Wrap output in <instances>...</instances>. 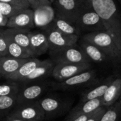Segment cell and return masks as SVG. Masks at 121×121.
Segmentation results:
<instances>
[{
  "instance_id": "obj_1",
  "label": "cell",
  "mask_w": 121,
  "mask_h": 121,
  "mask_svg": "<svg viewBox=\"0 0 121 121\" xmlns=\"http://www.w3.org/2000/svg\"><path fill=\"white\" fill-rule=\"evenodd\" d=\"M91 4L106 30L121 41V15L114 0H91Z\"/></svg>"
},
{
  "instance_id": "obj_2",
  "label": "cell",
  "mask_w": 121,
  "mask_h": 121,
  "mask_svg": "<svg viewBox=\"0 0 121 121\" xmlns=\"http://www.w3.org/2000/svg\"><path fill=\"white\" fill-rule=\"evenodd\" d=\"M42 109L45 120L59 117L67 112L72 104V100L57 93H50L43 95L38 101Z\"/></svg>"
},
{
  "instance_id": "obj_3",
  "label": "cell",
  "mask_w": 121,
  "mask_h": 121,
  "mask_svg": "<svg viewBox=\"0 0 121 121\" xmlns=\"http://www.w3.org/2000/svg\"><path fill=\"white\" fill-rule=\"evenodd\" d=\"M100 79L96 70L91 68L64 81L51 82L50 87L54 90L63 91L84 90L96 83Z\"/></svg>"
},
{
  "instance_id": "obj_4",
  "label": "cell",
  "mask_w": 121,
  "mask_h": 121,
  "mask_svg": "<svg viewBox=\"0 0 121 121\" xmlns=\"http://www.w3.org/2000/svg\"><path fill=\"white\" fill-rule=\"evenodd\" d=\"M51 82L47 79L28 84H21V89L16 96V104L38 101L45 94Z\"/></svg>"
},
{
  "instance_id": "obj_5",
  "label": "cell",
  "mask_w": 121,
  "mask_h": 121,
  "mask_svg": "<svg viewBox=\"0 0 121 121\" xmlns=\"http://www.w3.org/2000/svg\"><path fill=\"white\" fill-rule=\"evenodd\" d=\"M75 24L82 32L86 31L91 33L106 30L102 19L93 9L92 6L86 7L82 10L76 20Z\"/></svg>"
},
{
  "instance_id": "obj_6",
  "label": "cell",
  "mask_w": 121,
  "mask_h": 121,
  "mask_svg": "<svg viewBox=\"0 0 121 121\" xmlns=\"http://www.w3.org/2000/svg\"><path fill=\"white\" fill-rule=\"evenodd\" d=\"M43 29L45 30L47 34L49 54L58 52L77 43L79 38L77 35L65 34L48 26Z\"/></svg>"
},
{
  "instance_id": "obj_7",
  "label": "cell",
  "mask_w": 121,
  "mask_h": 121,
  "mask_svg": "<svg viewBox=\"0 0 121 121\" xmlns=\"http://www.w3.org/2000/svg\"><path fill=\"white\" fill-rule=\"evenodd\" d=\"M55 64L91 63L88 57L77 43L58 52L50 54Z\"/></svg>"
},
{
  "instance_id": "obj_8",
  "label": "cell",
  "mask_w": 121,
  "mask_h": 121,
  "mask_svg": "<svg viewBox=\"0 0 121 121\" xmlns=\"http://www.w3.org/2000/svg\"><path fill=\"white\" fill-rule=\"evenodd\" d=\"M9 116L28 121H43L45 120L44 113L37 101L16 104Z\"/></svg>"
},
{
  "instance_id": "obj_9",
  "label": "cell",
  "mask_w": 121,
  "mask_h": 121,
  "mask_svg": "<svg viewBox=\"0 0 121 121\" xmlns=\"http://www.w3.org/2000/svg\"><path fill=\"white\" fill-rule=\"evenodd\" d=\"M52 6L56 16L67 19L74 23H75L82 10L88 7L82 6L74 0H55L52 3Z\"/></svg>"
},
{
  "instance_id": "obj_10",
  "label": "cell",
  "mask_w": 121,
  "mask_h": 121,
  "mask_svg": "<svg viewBox=\"0 0 121 121\" xmlns=\"http://www.w3.org/2000/svg\"><path fill=\"white\" fill-rule=\"evenodd\" d=\"M79 46L88 57L91 63H94L103 67L113 66V62L111 58L99 47L94 44L82 39L79 43Z\"/></svg>"
},
{
  "instance_id": "obj_11",
  "label": "cell",
  "mask_w": 121,
  "mask_h": 121,
  "mask_svg": "<svg viewBox=\"0 0 121 121\" xmlns=\"http://www.w3.org/2000/svg\"><path fill=\"white\" fill-rule=\"evenodd\" d=\"M91 68H92L91 63L55 64L52 70V77L55 82H62Z\"/></svg>"
},
{
  "instance_id": "obj_12",
  "label": "cell",
  "mask_w": 121,
  "mask_h": 121,
  "mask_svg": "<svg viewBox=\"0 0 121 121\" xmlns=\"http://www.w3.org/2000/svg\"><path fill=\"white\" fill-rule=\"evenodd\" d=\"M5 28L31 30L35 28L34 11L30 9H23L18 13L8 18Z\"/></svg>"
},
{
  "instance_id": "obj_13",
  "label": "cell",
  "mask_w": 121,
  "mask_h": 121,
  "mask_svg": "<svg viewBox=\"0 0 121 121\" xmlns=\"http://www.w3.org/2000/svg\"><path fill=\"white\" fill-rule=\"evenodd\" d=\"M114 76L115 73L106 78L101 79L96 83L82 90L80 94L79 102H84L101 98L114 78Z\"/></svg>"
},
{
  "instance_id": "obj_14",
  "label": "cell",
  "mask_w": 121,
  "mask_h": 121,
  "mask_svg": "<svg viewBox=\"0 0 121 121\" xmlns=\"http://www.w3.org/2000/svg\"><path fill=\"white\" fill-rule=\"evenodd\" d=\"M30 49L34 57L48 52L49 46L46 32L43 29L31 30L30 33Z\"/></svg>"
},
{
  "instance_id": "obj_15",
  "label": "cell",
  "mask_w": 121,
  "mask_h": 121,
  "mask_svg": "<svg viewBox=\"0 0 121 121\" xmlns=\"http://www.w3.org/2000/svg\"><path fill=\"white\" fill-rule=\"evenodd\" d=\"M55 65V63L51 59L41 60V62L38 65V67L31 72V74L23 79L21 84H28L47 79L48 77H52Z\"/></svg>"
},
{
  "instance_id": "obj_16",
  "label": "cell",
  "mask_w": 121,
  "mask_h": 121,
  "mask_svg": "<svg viewBox=\"0 0 121 121\" xmlns=\"http://www.w3.org/2000/svg\"><path fill=\"white\" fill-rule=\"evenodd\" d=\"M121 98V75L116 70L114 78L101 99L102 106L108 107L118 101Z\"/></svg>"
},
{
  "instance_id": "obj_17",
  "label": "cell",
  "mask_w": 121,
  "mask_h": 121,
  "mask_svg": "<svg viewBox=\"0 0 121 121\" xmlns=\"http://www.w3.org/2000/svg\"><path fill=\"white\" fill-rule=\"evenodd\" d=\"M101 106H103L101 98L84 102H79L76 106H74L69 111L68 115L64 121H71L74 118L80 116L90 114L96 111Z\"/></svg>"
},
{
  "instance_id": "obj_18",
  "label": "cell",
  "mask_w": 121,
  "mask_h": 121,
  "mask_svg": "<svg viewBox=\"0 0 121 121\" xmlns=\"http://www.w3.org/2000/svg\"><path fill=\"white\" fill-rule=\"evenodd\" d=\"M2 32L7 39L23 47L24 48L27 49L32 53L30 49V30L4 28Z\"/></svg>"
},
{
  "instance_id": "obj_19",
  "label": "cell",
  "mask_w": 121,
  "mask_h": 121,
  "mask_svg": "<svg viewBox=\"0 0 121 121\" xmlns=\"http://www.w3.org/2000/svg\"><path fill=\"white\" fill-rule=\"evenodd\" d=\"M33 11L35 27L40 29L49 26L55 16V12L52 5L44 6Z\"/></svg>"
},
{
  "instance_id": "obj_20",
  "label": "cell",
  "mask_w": 121,
  "mask_h": 121,
  "mask_svg": "<svg viewBox=\"0 0 121 121\" xmlns=\"http://www.w3.org/2000/svg\"><path fill=\"white\" fill-rule=\"evenodd\" d=\"M40 62L41 60H40L37 57L29 58L23 65H21V66L17 69V71L7 77L6 79L21 83L30 74H31V72L38 67V65Z\"/></svg>"
},
{
  "instance_id": "obj_21",
  "label": "cell",
  "mask_w": 121,
  "mask_h": 121,
  "mask_svg": "<svg viewBox=\"0 0 121 121\" xmlns=\"http://www.w3.org/2000/svg\"><path fill=\"white\" fill-rule=\"evenodd\" d=\"M28 59H18L4 55L0 57V77H9L13 74Z\"/></svg>"
},
{
  "instance_id": "obj_22",
  "label": "cell",
  "mask_w": 121,
  "mask_h": 121,
  "mask_svg": "<svg viewBox=\"0 0 121 121\" xmlns=\"http://www.w3.org/2000/svg\"><path fill=\"white\" fill-rule=\"evenodd\" d=\"M48 26L68 35H77L79 37L82 33V31L75 23L56 15L52 23Z\"/></svg>"
},
{
  "instance_id": "obj_23",
  "label": "cell",
  "mask_w": 121,
  "mask_h": 121,
  "mask_svg": "<svg viewBox=\"0 0 121 121\" xmlns=\"http://www.w3.org/2000/svg\"><path fill=\"white\" fill-rule=\"evenodd\" d=\"M8 40V50H7V55L18 58V59H29L34 57L33 54L24 48L23 47L18 45L17 43L7 39Z\"/></svg>"
},
{
  "instance_id": "obj_24",
  "label": "cell",
  "mask_w": 121,
  "mask_h": 121,
  "mask_svg": "<svg viewBox=\"0 0 121 121\" xmlns=\"http://www.w3.org/2000/svg\"><path fill=\"white\" fill-rule=\"evenodd\" d=\"M16 105V96H0V121L5 119Z\"/></svg>"
},
{
  "instance_id": "obj_25",
  "label": "cell",
  "mask_w": 121,
  "mask_h": 121,
  "mask_svg": "<svg viewBox=\"0 0 121 121\" xmlns=\"http://www.w3.org/2000/svg\"><path fill=\"white\" fill-rule=\"evenodd\" d=\"M21 89V83L9 80L0 84V96H17Z\"/></svg>"
},
{
  "instance_id": "obj_26",
  "label": "cell",
  "mask_w": 121,
  "mask_h": 121,
  "mask_svg": "<svg viewBox=\"0 0 121 121\" xmlns=\"http://www.w3.org/2000/svg\"><path fill=\"white\" fill-rule=\"evenodd\" d=\"M120 104L119 101L106 107V109L99 121H120Z\"/></svg>"
},
{
  "instance_id": "obj_27",
  "label": "cell",
  "mask_w": 121,
  "mask_h": 121,
  "mask_svg": "<svg viewBox=\"0 0 121 121\" xmlns=\"http://www.w3.org/2000/svg\"><path fill=\"white\" fill-rule=\"evenodd\" d=\"M23 8L0 1V13L8 18L21 11Z\"/></svg>"
},
{
  "instance_id": "obj_28",
  "label": "cell",
  "mask_w": 121,
  "mask_h": 121,
  "mask_svg": "<svg viewBox=\"0 0 121 121\" xmlns=\"http://www.w3.org/2000/svg\"><path fill=\"white\" fill-rule=\"evenodd\" d=\"M3 28L0 30V57L7 55L8 50V40L2 32Z\"/></svg>"
},
{
  "instance_id": "obj_29",
  "label": "cell",
  "mask_w": 121,
  "mask_h": 121,
  "mask_svg": "<svg viewBox=\"0 0 121 121\" xmlns=\"http://www.w3.org/2000/svg\"><path fill=\"white\" fill-rule=\"evenodd\" d=\"M30 8L33 10L37 9L40 7L44 6H49L52 5V3L50 0H27Z\"/></svg>"
},
{
  "instance_id": "obj_30",
  "label": "cell",
  "mask_w": 121,
  "mask_h": 121,
  "mask_svg": "<svg viewBox=\"0 0 121 121\" xmlns=\"http://www.w3.org/2000/svg\"><path fill=\"white\" fill-rule=\"evenodd\" d=\"M0 1L8 3V4L16 6L18 7H21L23 9L30 8V6L27 0H0Z\"/></svg>"
},
{
  "instance_id": "obj_31",
  "label": "cell",
  "mask_w": 121,
  "mask_h": 121,
  "mask_svg": "<svg viewBox=\"0 0 121 121\" xmlns=\"http://www.w3.org/2000/svg\"><path fill=\"white\" fill-rule=\"evenodd\" d=\"M106 109V107L105 106H101L99 109H97L96 111H94L92 115L86 120V121H99L101 117L104 114Z\"/></svg>"
},
{
  "instance_id": "obj_32",
  "label": "cell",
  "mask_w": 121,
  "mask_h": 121,
  "mask_svg": "<svg viewBox=\"0 0 121 121\" xmlns=\"http://www.w3.org/2000/svg\"><path fill=\"white\" fill-rule=\"evenodd\" d=\"M94 113V112H93ZM90 113V114H86V115H83V116H80L79 117H77L75 118H74L73 120H72L71 121H86L91 115L92 113Z\"/></svg>"
},
{
  "instance_id": "obj_33",
  "label": "cell",
  "mask_w": 121,
  "mask_h": 121,
  "mask_svg": "<svg viewBox=\"0 0 121 121\" xmlns=\"http://www.w3.org/2000/svg\"><path fill=\"white\" fill-rule=\"evenodd\" d=\"M7 21H8V18L4 16L0 13V27L5 28L6 26Z\"/></svg>"
},
{
  "instance_id": "obj_34",
  "label": "cell",
  "mask_w": 121,
  "mask_h": 121,
  "mask_svg": "<svg viewBox=\"0 0 121 121\" xmlns=\"http://www.w3.org/2000/svg\"><path fill=\"white\" fill-rule=\"evenodd\" d=\"M74 1H77L78 3H79L80 4H82L84 6H91V0H74Z\"/></svg>"
},
{
  "instance_id": "obj_35",
  "label": "cell",
  "mask_w": 121,
  "mask_h": 121,
  "mask_svg": "<svg viewBox=\"0 0 121 121\" xmlns=\"http://www.w3.org/2000/svg\"><path fill=\"white\" fill-rule=\"evenodd\" d=\"M26 121V120H23V119H21V118H16V117H13V116H8L5 118V121Z\"/></svg>"
},
{
  "instance_id": "obj_36",
  "label": "cell",
  "mask_w": 121,
  "mask_h": 121,
  "mask_svg": "<svg viewBox=\"0 0 121 121\" xmlns=\"http://www.w3.org/2000/svg\"><path fill=\"white\" fill-rule=\"evenodd\" d=\"M116 69H117V71L119 72V74L121 75V65H119L118 67H116Z\"/></svg>"
},
{
  "instance_id": "obj_37",
  "label": "cell",
  "mask_w": 121,
  "mask_h": 121,
  "mask_svg": "<svg viewBox=\"0 0 121 121\" xmlns=\"http://www.w3.org/2000/svg\"><path fill=\"white\" fill-rule=\"evenodd\" d=\"M119 104H120V114H121V118H120V121H121V99L118 101Z\"/></svg>"
},
{
  "instance_id": "obj_38",
  "label": "cell",
  "mask_w": 121,
  "mask_h": 121,
  "mask_svg": "<svg viewBox=\"0 0 121 121\" xmlns=\"http://www.w3.org/2000/svg\"><path fill=\"white\" fill-rule=\"evenodd\" d=\"M50 1H51V3H52V2H53V1H55V0H50Z\"/></svg>"
},
{
  "instance_id": "obj_39",
  "label": "cell",
  "mask_w": 121,
  "mask_h": 121,
  "mask_svg": "<svg viewBox=\"0 0 121 121\" xmlns=\"http://www.w3.org/2000/svg\"><path fill=\"white\" fill-rule=\"evenodd\" d=\"M2 28H1V27H0V30H1Z\"/></svg>"
},
{
  "instance_id": "obj_40",
  "label": "cell",
  "mask_w": 121,
  "mask_h": 121,
  "mask_svg": "<svg viewBox=\"0 0 121 121\" xmlns=\"http://www.w3.org/2000/svg\"><path fill=\"white\" fill-rule=\"evenodd\" d=\"M119 1H120V3L121 4V0H119Z\"/></svg>"
},
{
  "instance_id": "obj_41",
  "label": "cell",
  "mask_w": 121,
  "mask_h": 121,
  "mask_svg": "<svg viewBox=\"0 0 121 121\" xmlns=\"http://www.w3.org/2000/svg\"></svg>"
},
{
  "instance_id": "obj_42",
  "label": "cell",
  "mask_w": 121,
  "mask_h": 121,
  "mask_svg": "<svg viewBox=\"0 0 121 121\" xmlns=\"http://www.w3.org/2000/svg\"></svg>"
}]
</instances>
